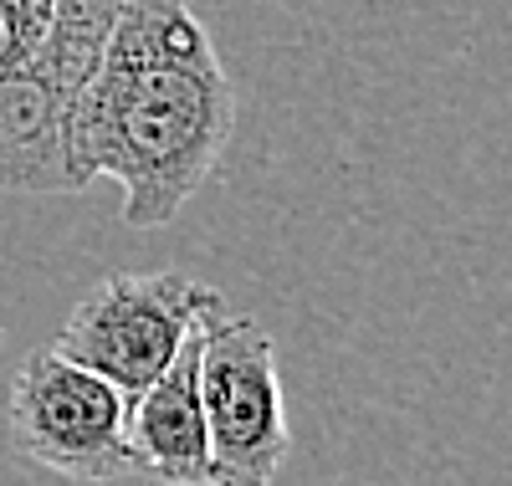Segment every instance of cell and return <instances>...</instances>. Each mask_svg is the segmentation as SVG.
Instances as JSON below:
<instances>
[{
  "label": "cell",
  "mask_w": 512,
  "mask_h": 486,
  "mask_svg": "<svg viewBox=\"0 0 512 486\" xmlns=\"http://www.w3.org/2000/svg\"><path fill=\"white\" fill-rule=\"evenodd\" d=\"M236 128V82L190 0H123L93 82L67 118L82 190L123 185V226H169L216 174Z\"/></svg>",
  "instance_id": "1"
},
{
  "label": "cell",
  "mask_w": 512,
  "mask_h": 486,
  "mask_svg": "<svg viewBox=\"0 0 512 486\" xmlns=\"http://www.w3.org/2000/svg\"><path fill=\"white\" fill-rule=\"evenodd\" d=\"M11 451L72 481L134 476L128 466V394L103 374L72 364L52 343L36 348L11 379L6 400Z\"/></svg>",
  "instance_id": "4"
},
{
  "label": "cell",
  "mask_w": 512,
  "mask_h": 486,
  "mask_svg": "<svg viewBox=\"0 0 512 486\" xmlns=\"http://www.w3.org/2000/svg\"><path fill=\"white\" fill-rule=\"evenodd\" d=\"M200 333L169 359L159 379H149L128 400V466L159 486H210V435L200 405Z\"/></svg>",
  "instance_id": "6"
},
{
  "label": "cell",
  "mask_w": 512,
  "mask_h": 486,
  "mask_svg": "<svg viewBox=\"0 0 512 486\" xmlns=\"http://www.w3.org/2000/svg\"><path fill=\"white\" fill-rule=\"evenodd\" d=\"M210 486H272L292 451L277 348L251 318H216L200 338Z\"/></svg>",
  "instance_id": "5"
},
{
  "label": "cell",
  "mask_w": 512,
  "mask_h": 486,
  "mask_svg": "<svg viewBox=\"0 0 512 486\" xmlns=\"http://www.w3.org/2000/svg\"><path fill=\"white\" fill-rule=\"evenodd\" d=\"M216 318H226V297L190 272H118L72 307L52 348L134 400Z\"/></svg>",
  "instance_id": "3"
},
{
  "label": "cell",
  "mask_w": 512,
  "mask_h": 486,
  "mask_svg": "<svg viewBox=\"0 0 512 486\" xmlns=\"http://www.w3.org/2000/svg\"><path fill=\"white\" fill-rule=\"evenodd\" d=\"M123 0H57L41 47L0 72V190L6 195H77L67 159V118L93 82L103 41Z\"/></svg>",
  "instance_id": "2"
},
{
  "label": "cell",
  "mask_w": 512,
  "mask_h": 486,
  "mask_svg": "<svg viewBox=\"0 0 512 486\" xmlns=\"http://www.w3.org/2000/svg\"><path fill=\"white\" fill-rule=\"evenodd\" d=\"M57 0H0V72H16L52 26Z\"/></svg>",
  "instance_id": "7"
}]
</instances>
